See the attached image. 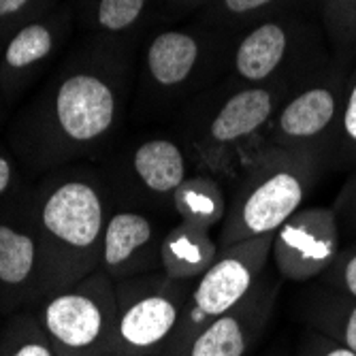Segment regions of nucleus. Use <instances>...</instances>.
<instances>
[{
    "label": "nucleus",
    "instance_id": "obj_1",
    "mask_svg": "<svg viewBox=\"0 0 356 356\" xmlns=\"http://www.w3.org/2000/svg\"><path fill=\"white\" fill-rule=\"evenodd\" d=\"M331 169L327 156L258 141L231 179L229 205L218 231L220 250L239 241L273 235L297 213Z\"/></svg>",
    "mask_w": 356,
    "mask_h": 356
},
{
    "label": "nucleus",
    "instance_id": "obj_2",
    "mask_svg": "<svg viewBox=\"0 0 356 356\" xmlns=\"http://www.w3.org/2000/svg\"><path fill=\"white\" fill-rule=\"evenodd\" d=\"M305 81L237 83L222 77L190 101L173 120V131L199 165L218 177L235 175L239 160L263 141L280 105Z\"/></svg>",
    "mask_w": 356,
    "mask_h": 356
},
{
    "label": "nucleus",
    "instance_id": "obj_3",
    "mask_svg": "<svg viewBox=\"0 0 356 356\" xmlns=\"http://www.w3.org/2000/svg\"><path fill=\"white\" fill-rule=\"evenodd\" d=\"M128 58L107 49L64 71L45 92L35 135L43 154H67L105 141L120 124L128 94Z\"/></svg>",
    "mask_w": 356,
    "mask_h": 356
},
{
    "label": "nucleus",
    "instance_id": "obj_4",
    "mask_svg": "<svg viewBox=\"0 0 356 356\" xmlns=\"http://www.w3.org/2000/svg\"><path fill=\"white\" fill-rule=\"evenodd\" d=\"M231 47L233 37L194 17L156 24L141 49L139 99L145 113L173 122L226 75Z\"/></svg>",
    "mask_w": 356,
    "mask_h": 356
},
{
    "label": "nucleus",
    "instance_id": "obj_5",
    "mask_svg": "<svg viewBox=\"0 0 356 356\" xmlns=\"http://www.w3.org/2000/svg\"><path fill=\"white\" fill-rule=\"evenodd\" d=\"M333 62L316 15L288 13L248 26L233 37L226 79L237 83L307 81Z\"/></svg>",
    "mask_w": 356,
    "mask_h": 356
},
{
    "label": "nucleus",
    "instance_id": "obj_6",
    "mask_svg": "<svg viewBox=\"0 0 356 356\" xmlns=\"http://www.w3.org/2000/svg\"><path fill=\"white\" fill-rule=\"evenodd\" d=\"M37 220L49 282H75L103 250L107 211L101 188L83 177L60 179L43 192Z\"/></svg>",
    "mask_w": 356,
    "mask_h": 356
},
{
    "label": "nucleus",
    "instance_id": "obj_7",
    "mask_svg": "<svg viewBox=\"0 0 356 356\" xmlns=\"http://www.w3.org/2000/svg\"><path fill=\"white\" fill-rule=\"evenodd\" d=\"M194 280H175L165 271L126 282L118 297L111 356H167L190 303Z\"/></svg>",
    "mask_w": 356,
    "mask_h": 356
},
{
    "label": "nucleus",
    "instance_id": "obj_8",
    "mask_svg": "<svg viewBox=\"0 0 356 356\" xmlns=\"http://www.w3.org/2000/svg\"><path fill=\"white\" fill-rule=\"evenodd\" d=\"M348 75V69L331 62L327 69L299 86L280 105L263 141L286 149L322 154L329 158L333 169V147Z\"/></svg>",
    "mask_w": 356,
    "mask_h": 356
},
{
    "label": "nucleus",
    "instance_id": "obj_9",
    "mask_svg": "<svg viewBox=\"0 0 356 356\" xmlns=\"http://www.w3.org/2000/svg\"><path fill=\"white\" fill-rule=\"evenodd\" d=\"M118 297L103 280L56 293L43 307V329L62 356H111Z\"/></svg>",
    "mask_w": 356,
    "mask_h": 356
},
{
    "label": "nucleus",
    "instance_id": "obj_10",
    "mask_svg": "<svg viewBox=\"0 0 356 356\" xmlns=\"http://www.w3.org/2000/svg\"><path fill=\"white\" fill-rule=\"evenodd\" d=\"M273 237L275 233L245 239L222 250L216 263L194 280L190 303L173 348L203 329L213 318L233 309L252 293L271 258Z\"/></svg>",
    "mask_w": 356,
    "mask_h": 356
},
{
    "label": "nucleus",
    "instance_id": "obj_11",
    "mask_svg": "<svg viewBox=\"0 0 356 356\" xmlns=\"http://www.w3.org/2000/svg\"><path fill=\"white\" fill-rule=\"evenodd\" d=\"M341 237L333 207H301L277 229L271 248L273 263L290 282L318 277L337 261Z\"/></svg>",
    "mask_w": 356,
    "mask_h": 356
},
{
    "label": "nucleus",
    "instance_id": "obj_12",
    "mask_svg": "<svg viewBox=\"0 0 356 356\" xmlns=\"http://www.w3.org/2000/svg\"><path fill=\"white\" fill-rule=\"evenodd\" d=\"M275 295L277 286L261 277L241 303L207 322L167 356H245L267 327Z\"/></svg>",
    "mask_w": 356,
    "mask_h": 356
},
{
    "label": "nucleus",
    "instance_id": "obj_13",
    "mask_svg": "<svg viewBox=\"0 0 356 356\" xmlns=\"http://www.w3.org/2000/svg\"><path fill=\"white\" fill-rule=\"evenodd\" d=\"M128 165L143 197L175 218V194L199 160L173 131V135H152L139 141L131 152Z\"/></svg>",
    "mask_w": 356,
    "mask_h": 356
},
{
    "label": "nucleus",
    "instance_id": "obj_14",
    "mask_svg": "<svg viewBox=\"0 0 356 356\" xmlns=\"http://www.w3.org/2000/svg\"><path fill=\"white\" fill-rule=\"evenodd\" d=\"M69 30V13H45L13 30L0 47V90L15 96L45 67Z\"/></svg>",
    "mask_w": 356,
    "mask_h": 356
},
{
    "label": "nucleus",
    "instance_id": "obj_15",
    "mask_svg": "<svg viewBox=\"0 0 356 356\" xmlns=\"http://www.w3.org/2000/svg\"><path fill=\"white\" fill-rule=\"evenodd\" d=\"M160 233L149 213L122 209L107 218L103 235V265L113 275H141L160 269Z\"/></svg>",
    "mask_w": 356,
    "mask_h": 356
},
{
    "label": "nucleus",
    "instance_id": "obj_16",
    "mask_svg": "<svg viewBox=\"0 0 356 356\" xmlns=\"http://www.w3.org/2000/svg\"><path fill=\"white\" fill-rule=\"evenodd\" d=\"M213 229L203 224L177 220L160 243V271L175 280H197L220 256Z\"/></svg>",
    "mask_w": 356,
    "mask_h": 356
},
{
    "label": "nucleus",
    "instance_id": "obj_17",
    "mask_svg": "<svg viewBox=\"0 0 356 356\" xmlns=\"http://www.w3.org/2000/svg\"><path fill=\"white\" fill-rule=\"evenodd\" d=\"M288 13L318 17V0H209L194 19L235 37L252 24Z\"/></svg>",
    "mask_w": 356,
    "mask_h": 356
},
{
    "label": "nucleus",
    "instance_id": "obj_18",
    "mask_svg": "<svg viewBox=\"0 0 356 356\" xmlns=\"http://www.w3.org/2000/svg\"><path fill=\"white\" fill-rule=\"evenodd\" d=\"M229 190L224 188L222 177L203 171L192 173L175 194V218L203 224L207 229H218L226 216Z\"/></svg>",
    "mask_w": 356,
    "mask_h": 356
},
{
    "label": "nucleus",
    "instance_id": "obj_19",
    "mask_svg": "<svg viewBox=\"0 0 356 356\" xmlns=\"http://www.w3.org/2000/svg\"><path fill=\"white\" fill-rule=\"evenodd\" d=\"M41 265V245L13 224L0 222V284L17 288L35 280Z\"/></svg>",
    "mask_w": 356,
    "mask_h": 356
},
{
    "label": "nucleus",
    "instance_id": "obj_20",
    "mask_svg": "<svg viewBox=\"0 0 356 356\" xmlns=\"http://www.w3.org/2000/svg\"><path fill=\"white\" fill-rule=\"evenodd\" d=\"M90 26L111 39L135 35L156 15V0H90Z\"/></svg>",
    "mask_w": 356,
    "mask_h": 356
},
{
    "label": "nucleus",
    "instance_id": "obj_21",
    "mask_svg": "<svg viewBox=\"0 0 356 356\" xmlns=\"http://www.w3.org/2000/svg\"><path fill=\"white\" fill-rule=\"evenodd\" d=\"M318 19L333 62L352 71L356 62V0H318Z\"/></svg>",
    "mask_w": 356,
    "mask_h": 356
},
{
    "label": "nucleus",
    "instance_id": "obj_22",
    "mask_svg": "<svg viewBox=\"0 0 356 356\" xmlns=\"http://www.w3.org/2000/svg\"><path fill=\"white\" fill-rule=\"evenodd\" d=\"M307 320L312 327L327 337L343 343L356 352V301L343 295H322L318 297L309 312Z\"/></svg>",
    "mask_w": 356,
    "mask_h": 356
},
{
    "label": "nucleus",
    "instance_id": "obj_23",
    "mask_svg": "<svg viewBox=\"0 0 356 356\" xmlns=\"http://www.w3.org/2000/svg\"><path fill=\"white\" fill-rule=\"evenodd\" d=\"M354 167H356V62L348 75L337 139L333 147V169L350 171Z\"/></svg>",
    "mask_w": 356,
    "mask_h": 356
},
{
    "label": "nucleus",
    "instance_id": "obj_24",
    "mask_svg": "<svg viewBox=\"0 0 356 356\" xmlns=\"http://www.w3.org/2000/svg\"><path fill=\"white\" fill-rule=\"evenodd\" d=\"M49 0H0V37H9L26 22L45 15Z\"/></svg>",
    "mask_w": 356,
    "mask_h": 356
},
{
    "label": "nucleus",
    "instance_id": "obj_25",
    "mask_svg": "<svg viewBox=\"0 0 356 356\" xmlns=\"http://www.w3.org/2000/svg\"><path fill=\"white\" fill-rule=\"evenodd\" d=\"M322 275L327 277V284L337 295L356 301V243L348 250H341L337 261Z\"/></svg>",
    "mask_w": 356,
    "mask_h": 356
},
{
    "label": "nucleus",
    "instance_id": "obj_26",
    "mask_svg": "<svg viewBox=\"0 0 356 356\" xmlns=\"http://www.w3.org/2000/svg\"><path fill=\"white\" fill-rule=\"evenodd\" d=\"M331 207L339 220L341 235L356 237V167L350 169V173H348L343 186L339 188Z\"/></svg>",
    "mask_w": 356,
    "mask_h": 356
},
{
    "label": "nucleus",
    "instance_id": "obj_27",
    "mask_svg": "<svg viewBox=\"0 0 356 356\" xmlns=\"http://www.w3.org/2000/svg\"><path fill=\"white\" fill-rule=\"evenodd\" d=\"M209 0H156V17L160 24L184 22L197 15Z\"/></svg>",
    "mask_w": 356,
    "mask_h": 356
},
{
    "label": "nucleus",
    "instance_id": "obj_28",
    "mask_svg": "<svg viewBox=\"0 0 356 356\" xmlns=\"http://www.w3.org/2000/svg\"><path fill=\"white\" fill-rule=\"evenodd\" d=\"M301 356H356V352L327 337L325 333L312 331L301 346Z\"/></svg>",
    "mask_w": 356,
    "mask_h": 356
},
{
    "label": "nucleus",
    "instance_id": "obj_29",
    "mask_svg": "<svg viewBox=\"0 0 356 356\" xmlns=\"http://www.w3.org/2000/svg\"><path fill=\"white\" fill-rule=\"evenodd\" d=\"M7 356H56V352L47 341H43L39 337H32V339L19 341L17 346H13Z\"/></svg>",
    "mask_w": 356,
    "mask_h": 356
},
{
    "label": "nucleus",
    "instance_id": "obj_30",
    "mask_svg": "<svg viewBox=\"0 0 356 356\" xmlns=\"http://www.w3.org/2000/svg\"><path fill=\"white\" fill-rule=\"evenodd\" d=\"M11 186H13V165L9 158L0 154V197L7 194Z\"/></svg>",
    "mask_w": 356,
    "mask_h": 356
}]
</instances>
